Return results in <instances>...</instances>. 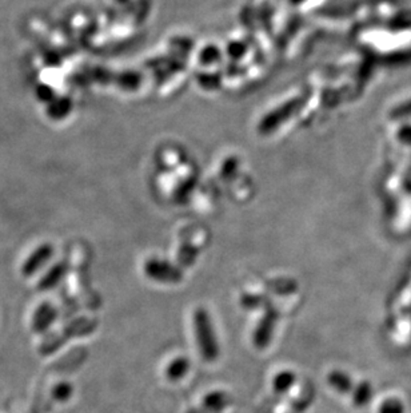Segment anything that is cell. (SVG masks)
<instances>
[{
	"label": "cell",
	"instance_id": "6da1fadb",
	"mask_svg": "<svg viewBox=\"0 0 411 413\" xmlns=\"http://www.w3.org/2000/svg\"><path fill=\"white\" fill-rule=\"evenodd\" d=\"M194 333L202 358L206 361L217 360L219 356L218 338L214 332L210 314L203 308H198L194 312Z\"/></svg>",
	"mask_w": 411,
	"mask_h": 413
},
{
	"label": "cell",
	"instance_id": "7a4b0ae2",
	"mask_svg": "<svg viewBox=\"0 0 411 413\" xmlns=\"http://www.w3.org/2000/svg\"><path fill=\"white\" fill-rule=\"evenodd\" d=\"M146 273L148 279H154L163 284H177L182 281V273L168 262L151 259L146 265Z\"/></svg>",
	"mask_w": 411,
	"mask_h": 413
},
{
	"label": "cell",
	"instance_id": "3957f363",
	"mask_svg": "<svg viewBox=\"0 0 411 413\" xmlns=\"http://www.w3.org/2000/svg\"><path fill=\"white\" fill-rule=\"evenodd\" d=\"M275 324H277V314L274 313V311H267L261 318L254 332V344L256 348H266L271 343Z\"/></svg>",
	"mask_w": 411,
	"mask_h": 413
},
{
	"label": "cell",
	"instance_id": "277c9868",
	"mask_svg": "<svg viewBox=\"0 0 411 413\" xmlns=\"http://www.w3.org/2000/svg\"><path fill=\"white\" fill-rule=\"evenodd\" d=\"M190 370V360L187 358H174L167 367V377L171 381H178L183 379Z\"/></svg>",
	"mask_w": 411,
	"mask_h": 413
},
{
	"label": "cell",
	"instance_id": "5b68a950",
	"mask_svg": "<svg viewBox=\"0 0 411 413\" xmlns=\"http://www.w3.org/2000/svg\"><path fill=\"white\" fill-rule=\"evenodd\" d=\"M329 384L335 391L339 393H349L353 388V381L349 375H346L342 370H333L329 375Z\"/></svg>",
	"mask_w": 411,
	"mask_h": 413
},
{
	"label": "cell",
	"instance_id": "8992f818",
	"mask_svg": "<svg viewBox=\"0 0 411 413\" xmlns=\"http://www.w3.org/2000/svg\"><path fill=\"white\" fill-rule=\"evenodd\" d=\"M203 404H204V407H207L212 411L221 412L222 409H224L227 407L229 399H227V396L224 393H222V392H212V393H209L204 397Z\"/></svg>",
	"mask_w": 411,
	"mask_h": 413
},
{
	"label": "cell",
	"instance_id": "52a82bcc",
	"mask_svg": "<svg viewBox=\"0 0 411 413\" xmlns=\"http://www.w3.org/2000/svg\"><path fill=\"white\" fill-rule=\"evenodd\" d=\"M371 397H373V388L370 382L362 381L361 384H358L353 395V402L356 407H365L371 400Z\"/></svg>",
	"mask_w": 411,
	"mask_h": 413
},
{
	"label": "cell",
	"instance_id": "ba28073f",
	"mask_svg": "<svg viewBox=\"0 0 411 413\" xmlns=\"http://www.w3.org/2000/svg\"><path fill=\"white\" fill-rule=\"evenodd\" d=\"M295 382V375L291 370H283L278 373L274 379V390L278 393H283V392L289 391L290 388L292 387V384Z\"/></svg>",
	"mask_w": 411,
	"mask_h": 413
},
{
	"label": "cell",
	"instance_id": "9c48e42d",
	"mask_svg": "<svg viewBox=\"0 0 411 413\" xmlns=\"http://www.w3.org/2000/svg\"><path fill=\"white\" fill-rule=\"evenodd\" d=\"M379 413H405V407L397 399H389L379 408Z\"/></svg>",
	"mask_w": 411,
	"mask_h": 413
},
{
	"label": "cell",
	"instance_id": "30bf717a",
	"mask_svg": "<svg viewBox=\"0 0 411 413\" xmlns=\"http://www.w3.org/2000/svg\"><path fill=\"white\" fill-rule=\"evenodd\" d=\"M393 119H400V118H407L411 117V100L402 102L397 107H394L390 112Z\"/></svg>",
	"mask_w": 411,
	"mask_h": 413
},
{
	"label": "cell",
	"instance_id": "8fae6325",
	"mask_svg": "<svg viewBox=\"0 0 411 413\" xmlns=\"http://www.w3.org/2000/svg\"><path fill=\"white\" fill-rule=\"evenodd\" d=\"M411 308V285L402 294L400 301V311H409Z\"/></svg>",
	"mask_w": 411,
	"mask_h": 413
},
{
	"label": "cell",
	"instance_id": "7c38bea8",
	"mask_svg": "<svg viewBox=\"0 0 411 413\" xmlns=\"http://www.w3.org/2000/svg\"><path fill=\"white\" fill-rule=\"evenodd\" d=\"M397 136L400 138V141H402L403 144L411 145V124L400 127V132L397 133Z\"/></svg>",
	"mask_w": 411,
	"mask_h": 413
}]
</instances>
